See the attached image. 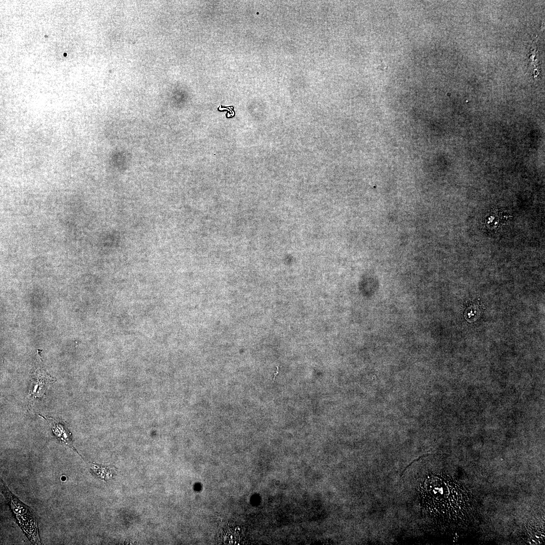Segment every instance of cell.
<instances>
[{"label":"cell","instance_id":"obj_1","mask_svg":"<svg viewBox=\"0 0 545 545\" xmlns=\"http://www.w3.org/2000/svg\"><path fill=\"white\" fill-rule=\"evenodd\" d=\"M422 504L434 521L447 525L462 523L471 515V493L462 484L444 475L429 476L421 487Z\"/></svg>","mask_w":545,"mask_h":545},{"label":"cell","instance_id":"obj_2","mask_svg":"<svg viewBox=\"0 0 545 545\" xmlns=\"http://www.w3.org/2000/svg\"><path fill=\"white\" fill-rule=\"evenodd\" d=\"M1 481V492L16 522L31 543L39 544L40 539L35 513L11 493L2 478Z\"/></svg>","mask_w":545,"mask_h":545},{"label":"cell","instance_id":"obj_3","mask_svg":"<svg viewBox=\"0 0 545 545\" xmlns=\"http://www.w3.org/2000/svg\"><path fill=\"white\" fill-rule=\"evenodd\" d=\"M55 380L45 370L40 359L33 373L32 386L29 392L30 399L42 397L45 395L48 386L54 383Z\"/></svg>","mask_w":545,"mask_h":545},{"label":"cell","instance_id":"obj_4","mask_svg":"<svg viewBox=\"0 0 545 545\" xmlns=\"http://www.w3.org/2000/svg\"><path fill=\"white\" fill-rule=\"evenodd\" d=\"M39 415L46 420L51 429L54 436L60 442L62 443L63 445H65L69 447L77 453L79 454L73 446L71 432H70L65 424L61 421L57 420L51 417L46 416L45 417L42 415Z\"/></svg>","mask_w":545,"mask_h":545},{"label":"cell","instance_id":"obj_5","mask_svg":"<svg viewBox=\"0 0 545 545\" xmlns=\"http://www.w3.org/2000/svg\"><path fill=\"white\" fill-rule=\"evenodd\" d=\"M90 470L95 477L107 480L112 477L114 470L111 466H103L92 463L90 466Z\"/></svg>","mask_w":545,"mask_h":545}]
</instances>
